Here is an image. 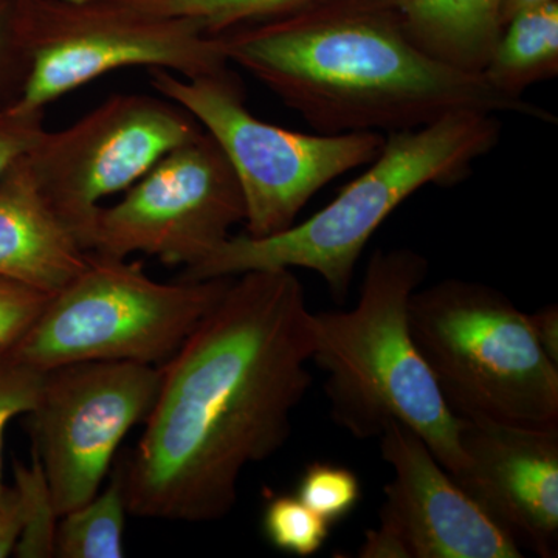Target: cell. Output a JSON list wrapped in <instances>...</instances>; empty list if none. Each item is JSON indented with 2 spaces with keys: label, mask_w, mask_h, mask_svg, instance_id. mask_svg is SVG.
Segmentation results:
<instances>
[{
  "label": "cell",
  "mask_w": 558,
  "mask_h": 558,
  "mask_svg": "<svg viewBox=\"0 0 558 558\" xmlns=\"http://www.w3.org/2000/svg\"><path fill=\"white\" fill-rule=\"evenodd\" d=\"M314 312L289 269L234 277L161 365L145 432L121 465L130 515L208 523L229 515L245 468L274 457L312 385Z\"/></svg>",
  "instance_id": "6da1fadb"
},
{
  "label": "cell",
  "mask_w": 558,
  "mask_h": 558,
  "mask_svg": "<svg viewBox=\"0 0 558 558\" xmlns=\"http://www.w3.org/2000/svg\"><path fill=\"white\" fill-rule=\"evenodd\" d=\"M216 38L230 65L318 134L416 130L461 110L557 123L549 110L501 94L483 75L428 57L392 0H311Z\"/></svg>",
  "instance_id": "7a4b0ae2"
},
{
  "label": "cell",
  "mask_w": 558,
  "mask_h": 558,
  "mask_svg": "<svg viewBox=\"0 0 558 558\" xmlns=\"http://www.w3.org/2000/svg\"><path fill=\"white\" fill-rule=\"evenodd\" d=\"M429 264L416 250L377 248L351 311L314 314L312 362L325 373L330 417L357 439L379 438L391 421L421 436L457 478L465 469L462 418L440 395L410 329V301Z\"/></svg>",
  "instance_id": "3957f363"
},
{
  "label": "cell",
  "mask_w": 558,
  "mask_h": 558,
  "mask_svg": "<svg viewBox=\"0 0 558 558\" xmlns=\"http://www.w3.org/2000/svg\"><path fill=\"white\" fill-rule=\"evenodd\" d=\"M501 138L497 113L461 110L416 130L388 132L379 156L317 215L266 238H227L179 279L233 278L255 270L307 269L343 304L360 256L399 205L424 186H453Z\"/></svg>",
  "instance_id": "277c9868"
},
{
  "label": "cell",
  "mask_w": 558,
  "mask_h": 558,
  "mask_svg": "<svg viewBox=\"0 0 558 558\" xmlns=\"http://www.w3.org/2000/svg\"><path fill=\"white\" fill-rule=\"evenodd\" d=\"M410 329L454 416L558 425V365L539 347L529 315L505 293L458 278L417 289Z\"/></svg>",
  "instance_id": "5b68a950"
},
{
  "label": "cell",
  "mask_w": 558,
  "mask_h": 558,
  "mask_svg": "<svg viewBox=\"0 0 558 558\" xmlns=\"http://www.w3.org/2000/svg\"><path fill=\"white\" fill-rule=\"evenodd\" d=\"M233 278L160 282L138 260L87 253L86 266L51 293L10 348L40 371L81 362L161 366L215 310Z\"/></svg>",
  "instance_id": "8992f818"
},
{
  "label": "cell",
  "mask_w": 558,
  "mask_h": 558,
  "mask_svg": "<svg viewBox=\"0 0 558 558\" xmlns=\"http://www.w3.org/2000/svg\"><path fill=\"white\" fill-rule=\"evenodd\" d=\"M148 73L157 94L189 110L222 149L240 182L252 238L290 229L315 194L376 160L385 145L381 132L301 134L256 119L231 65L196 78L165 69Z\"/></svg>",
  "instance_id": "52a82bcc"
},
{
  "label": "cell",
  "mask_w": 558,
  "mask_h": 558,
  "mask_svg": "<svg viewBox=\"0 0 558 558\" xmlns=\"http://www.w3.org/2000/svg\"><path fill=\"white\" fill-rule=\"evenodd\" d=\"M27 72L14 112H46L84 84L120 69H165L196 78L227 68L216 36L185 17L163 16L116 0H14Z\"/></svg>",
  "instance_id": "ba28073f"
},
{
  "label": "cell",
  "mask_w": 558,
  "mask_h": 558,
  "mask_svg": "<svg viewBox=\"0 0 558 558\" xmlns=\"http://www.w3.org/2000/svg\"><path fill=\"white\" fill-rule=\"evenodd\" d=\"M202 132L189 110L161 95L113 94L64 130H46L27 163L40 197L86 252L102 202Z\"/></svg>",
  "instance_id": "9c48e42d"
},
{
  "label": "cell",
  "mask_w": 558,
  "mask_h": 558,
  "mask_svg": "<svg viewBox=\"0 0 558 558\" xmlns=\"http://www.w3.org/2000/svg\"><path fill=\"white\" fill-rule=\"evenodd\" d=\"M245 220L233 168L202 132L161 157L117 204L98 209L87 253L154 256L167 266H196Z\"/></svg>",
  "instance_id": "30bf717a"
},
{
  "label": "cell",
  "mask_w": 558,
  "mask_h": 558,
  "mask_svg": "<svg viewBox=\"0 0 558 558\" xmlns=\"http://www.w3.org/2000/svg\"><path fill=\"white\" fill-rule=\"evenodd\" d=\"M161 384V366L81 362L46 371L31 413L38 457L58 515L100 492L121 440L145 422Z\"/></svg>",
  "instance_id": "8fae6325"
},
{
  "label": "cell",
  "mask_w": 558,
  "mask_h": 558,
  "mask_svg": "<svg viewBox=\"0 0 558 558\" xmlns=\"http://www.w3.org/2000/svg\"><path fill=\"white\" fill-rule=\"evenodd\" d=\"M395 470L379 524L366 532L362 558H521L494 523L440 465L417 433L391 421L379 436Z\"/></svg>",
  "instance_id": "7c38bea8"
},
{
  "label": "cell",
  "mask_w": 558,
  "mask_h": 558,
  "mask_svg": "<svg viewBox=\"0 0 558 558\" xmlns=\"http://www.w3.org/2000/svg\"><path fill=\"white\" fill-rule=\"evenodd\" d=\"M462 418V417H461ZM465 469L453 478L519 548L558 553V425L515 427L462 418Z\"/></svg>",
  "instance_id": "4fadbf2b"
},
{
  "label": "cell",
  "mask_w": 558,
  "mask_h": 558,
  "mask_svg": "<svg viewBox=\"0 0 558 558\" xmlns=\"http://www.w3.org/2000/svg\"><path fill=\"white\" fill-rule=\"evenodd\" d=\"M86 260L87 252L40 197L25 157L0 185V277L54 293Z\"/></svg>",
  "instance_id": "5bb4252c"
},
{
  "label": "cell",
  "mask_w": 558,
  "mask_h": 558,
  "mask_svg": "<svg viewBox=\"0 0 558 558\" xmlns=\"http://www.w3.org/2000/svg\"><path fill=\"white\" fill-rule=\"evenodd\" d=\"M410 39L436 61L481 75L502 25L501 0H392Z\"/></svg>",
  "instance_id": "9a60e30c"
},
{
  "label": "cell",
  "mask_w": 558,
  "mask_h": 558,
  "mask_svg": "<svg viewBox=\"0 0 558 558\" xmlns=\"http://www.w3.org/2000/svg\"><path fill=\"white\" fill-rule=\"evenodd\" d=\"M558 73V2L515 14L502 27L481 75L501 94L523 98L532 84Z\"/></svg>",
  "instance_id": "2e32d148"
},
{
  "label": "cell",
  "mask_w": 558,
  "mask_h": 558,
  "mask_svg": "<svg viewBox=\"0 0 558 558\" xmlns=\"http://www.w3.org/2000/svg\"><path fill=\"white\" fill-rule=\"evenodd\" d=\"M126 515L130 512L124 497L123 473L119 465L105 490L60 517L54 534V557H123Z\"/></svg>",
  "instance_id": "e0dca14e"
},
{
  "label": "cell",
  "mask_w": 558,
  "mask_h": 558,
  "mask_svg": "<svg viewBox=\"0 0 558 558\" xmlns=\"http://www.w3.org/2000/svg\"><path fill=\"white\" fill-rule=\"evenodd\" d=\"M134 9L163 16L185 17L207 36L275 20L311 0H116Z\"/></svg>",
  "instance_id": "ac0fdd59"
},
{
  "label": "cell",
  "mask_w": 558,
  "mask_h": 558,
  "mask_svg": "<svg viewBox=\"0 0 558 558\" xmlns=\"http://www.w3.org/2000/svg\"><path fill=\"white\" fill-rule=\"evenodd\" d=\"M14 490L22 508V534L14 554L21 558L54 557V534L57 520L49 483L38 457L33 453L32 464L14 462Z\"/></svg>",
  "instance_id": "d6986e66"
},
{
  "label": "cell",
  "mask_w": 558,
  "mask_h": 558,
  "mask_svg": "<svg viewBox=\"0 0 558 558\" xmlns=\"http://www.w3.org/2000/svg\"><path fill=\"white\" fill-rule=\"evenodd\" d=\"M264 534L275 548L296 557H310L325 546L330 524L299 497L281 495L267 505Z\"/></svg>",
  "instance_id": "ffe728a7"
},
{
  "label": "cell",
  "mask_w": 558,
  "mask_h": 558,
  "mask_svg": "<svg viewBox=\"0 0 558 558\" xmlns=\"http://www.w3.org/2000/svg\"><path fill=\"white\" fill-rule=\"evenodd\" d=\"M296 497L329 524L337 523L357 506L359 478L343 465L314 462L304 470Z\"/></svg>",
  "instance_id": "44dd1931"
},
{
  "label": "cell",
  "mask_w": 558,
  "mask_h": 558,
  "mask_svg": "<svg viewBox=\"0 0 558 558\" xmlns=\"http://www.w3.org/2000/svg\"><path fill=\"white\" fill-rule=\"evenodd\" d=\"M44 376L46 371L17 357L10 344L0 348V501L7 488L2 481L3 433L11 418L35 410Z\"/></svg>",
  "instance_id": "7402d4cb"
},
{
  "label": "cell",
  "mask_w": 558,
  "mask_h": 558,
  "mask_svg": "<svg viewBox=\"0 0 558 558\" xmlns=\"http://www.w3.org/2000/svg\"><path fill=\"white\" fill-rule=\"evenodd\" d=\"M51 293L0 277V348L20 339L38 318Z\"/></svg>",
  "instance_id": "603a6c76"
},
{
  "label": "cell",
  "mask_w": 558,
  "mask_h": 558,
  "mask_svg": "<svg viewBox=\"0 0 558 558\" xmlns=\"http://www.w3.org/2000/svg\"><path fill=\"white\" fill-rule=\"evenodd\" d=\"M46 112L20 113L0 105V185L46 132Z\"/></svg>",
  "instance_id": "cb8c5ba5"
},
{
  "label": "cell",
  "mask_w": 558,
  "mask_h": 558,
  "mask_svg": "<svg viewBox=\"0 0 558 558\" xmlns=\"http://www.w3.org/2000/svg\"><path fill=\"white\" fill-rule=\"evenodd\" d=\"M27 72L24 50L17 39L14 0H0V105H9Z\"/></svg>",
  "instance_id": "d4e9b609"
},
{
  "label": "cell",
  "mask_w": 558,
  "mask_h": 558,
  "mask_svg": "<svg viewBox=\"0 0 558 558\" xmlns=\"http://www.w3.org/2000/svg\"><path fill=\"white\" fill-rule=\"evenodd\" d=\"M22 527V508L14 487H7L0 501V558L11 556L20 542Z\"/></svg>",
  "instance_id": "484cf974"
},
{
  "label": "cell",
  "mask_w": 558,
  "mask_h": 558,
  "mask_svg": "<svg viewBox=\"0 0 558 558\" xmlns=\"http://www.w3.org/2000/svg\"><path fill=\"white\" fill-rule=\"evenodd\" d=\"M535 339L542 347L550 362L558 365V307L557 304H549L542 311L529 315Z\"/></svg>",
  "instance_id": "4316f807"
},
{
  "label": "cell",
  "mask_w": 558,
  "mask_h": 558,
  "mask_svg": "<svg viewBox=\"0 0 558 558\" xmlns=\"http://www.w3.org/2000/svg\"><path fill=\"white\" fill-rule=\"evenodd\" d=\"M550 2H558V0H501L499 21H501L502 27H505L521 11L535 9V7L546 5V3Z\"/></svg>",
  "instance_id": "83f0119b"
}]
</instances>
